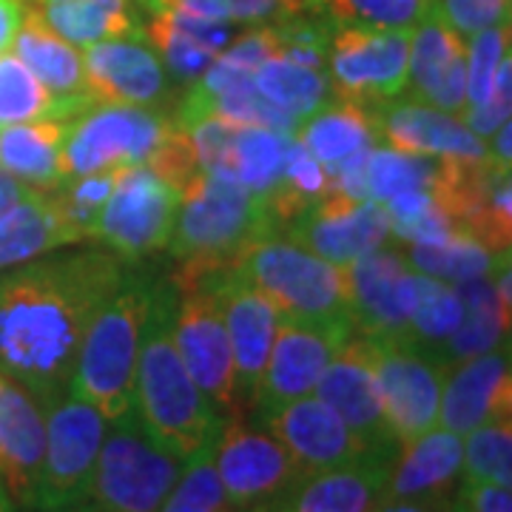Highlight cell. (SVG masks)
Returning a JSON list of instances; mask_svg holds the SVG:
<instances>
[{
  "label": "cell",
  "mask_w": 512,
  "mask_h": 512,
  "mask_svg": "<svg viewBox=\"0 0 512 512\" xmlns=\"http://www.w3.org/2000/svg\"><path fill=\"white\" fill-rule=\"evenodd\" d=\"M214 467L234 507H268L291 490L305 473L279 441L245 416H225L214 441Z\"/></svg>",
  "instance_id": "cell-13"
},
{
  "label": "cell",
  "mask_w": 512,
  "mask_h": 512,
  "mask_svg": "<svg viewBox=\"0 0 512 512\" xmlns=\"http://www.w3.org/2000/svg\"><path fill=\"white\" fill-rule=\"evenodd\" d=\"M211 285L222 305L231 356H234L237 410L239 416H248L254 407L259 379L268 365V353L279 328V313L237 268L214 276Z\"/></svg>",
  "instance_id": "cell-17"
},
{
  "label": "cell",
  "mask_w": 512,
  "mask_h": 512,
  "mask_svg": "<svg viewBox=\"0 0 512 512\" xmlns=\"http://www.w3.org/2000/svg\"><path fill=\"white\" fill-rule=\"evenodd\" d=\"M0 512H15V504H12L9 493L3 490V484H0Z\"/></svg>",
  "instance_id": "cell-58"
},
{
  "label": "cell",
  "mask_w": 512,
  "mask_h": 512,
  "mask_svg": "<svg viewBox=\"0 0 512 512\" xmlns=\"http://www.w3.org/2000/svg\"><path fill=\"white\" fill-rule=\"evenodd\" d=\"M183 194L146 165L123 168L103 205L94 242H103L120 262H137L168 248L180 217Z\"/></svg>",
  "instance_id": "cell-9"
},
{
  "label": "cell",
  "mask_w": 512,
  "mask_h": 512,
  "mask_svg": "<svg viewBox=\"0 0 512 512\" xmlns=\"http://www.w3.org/2000/svg\"><path fill=\"white\" fill-rule=\"evenodd\" d=\"M313 396L328 404L330 410L373 450L399 453V444L390 436V427L384 421L373 353L365 336L353 333L348 342L333 353V359L313 387Z\"/></svg>",
  "instance_id": "cell-18"
},
{
  "label": "cell",
  "mask_w": 512,
  "mask_h": 512,
  "mask_svg": "<svg viewBox=\"0 0 512 512\" xmlns=\"http://www.w3.org/2000/svg\"><path fill=\"white\" fill-rule=\"evenodd\" d=\"M29 188H35V185H26L18 177H12V174H6V171H0V211L3 208H9V205H15L20 197H26L29 194Z\"/></svg>",
  "instance_id": "cell-54"
},
{
  "label": "cell",
  "mask_w": 512,
  "mask_h": 512,
  "mask_svg": "<svg viewBox=\"0 0 512 512\" xmlns=\"http://www.w3.org/2000/svg\"><path fill=\"white\" fill-rule=\"evenodd\" d=\"M126 276L111 251L37 256L0 271V373L40 410L69 393L94 313Z\"/></svg>",
  "instance_id": "cell-1"
},
{
  "label": "cell",
  "mask_w": 512,
  "mask_h": 512,
  "mask_svg": "<svg viewBox=\"0 0 512 512\" xmlns=\"http://www.w3.org/2000/svg\"><path fill=\"white\" fill-rule=\"evenodd\" d=\"M293 134L271 131V128L239 126L234 140L231 177L254 194H268L282 174L285 151Z\"/></svg>",
  "instance_id": "cell-37"
},
{
  "label": "cell",
  "mask_w": 512,
  "mask_h": 512,
  "mask_svg": "<svg viewBox=\"0 0 512 512\" xmlns=\"http://www.w3.org/2000/svg\"><path fill=\"white\" fill-rule=\"evenodd\" d=\"M510 52V23L467 37V106L493 97V77L501 57Z\"/></svg>",
  "instance_id": "cell-48"
},
{
  "label": "cell",
  "mask_w": 512,
  "mask_h": 512,
  "mask_svg": "<svg viewBox=\"0 0 512 512\" xmlns=\"http://www.w3.org/2000/svg\"><path fill=\"white\" fill-rule=\"evenodd\" d=\"M350 336H339L330 330L305 328L296 322L279 319L274 345L268 353V365L256 387L251 413H268L274 407L311 396L322 370L328 367L333 353L348 342Z\"/></svg>",
  "instance_id": "cell-19"
},
{
  "label": "cell",
  "mask_w": 512,
  "mask_h": 512,
  "mask_svg": "<svg viewBox=\"0 0 512 512\" xmlns=\"http://www.w3.org/2000/svg\"><path fill=\"white\" fill-rule=\"evenodd\" d=\"M271 234H279V228L262 194L248 191L234 177L202 171L183 191L168 242L180 265L177 288H197L237 268L248 248Z\"/></svg>",
  "instance_id": "cell-3"
},
{
  "label": "cell",
  "mask_w": 512,
  "mask_h": 512,
  "mask_svg": "<svg viewBox=\"0 0 512 512\" xmlns=\"http://www.w3.org/2000/svg\"><path fill=\"white\" fill-rule=\"evenodd\" d=\"M32 512H103L94 501L83 498V501H74V504H66V507H57V510H32Z\"/></svg>",
  "instance_id": "cell-57"
},
{
  "label": "cell",
  "mask_w": 512,
  "mask_h": 512,
  "mask_svg": "<svg viewBox=\"0 0 512 512\" xmlns=\"http://www.w3.org/2000/svg\"><path fill=\"white\" fill-rule=\"evenodd\" d=\"M282 237L345 268L359 256L382 248L390 239V222L379 202L350 200L328 188L282 228Z\"/></svg>",
  "instance_id": "cell-15"
},
{
  "label": "cell",
  "mask_w": 512,
  "mask_h": 512,
  "mask_svg": "<svg viewBox=\"0 0 512 512\" xmlns=\"http://www.w3.org/2000/svg\"><path fill=\"white\" fill-rule=\"evenodd\" d=\"M376 111L379 146L430 157H487L490 151L456 114L424 103H384Z\"/></svg>",
  "instance_id": "cell-25"
},
{
  "label": "cell",
  "mask_w": 512,
  "mask_h": 512,
  "mask_svg": "<svg viewBox=\"0 0 512 512\" xmlns=\"http://www.w3.org/2000/svg\"><path fill=\"white\" fill-rule=\"evenodd\" d=\"M185 461L148 439L134 419L109 424L94 464L89 501L103 512H160Z\"/></svg>",
  "instance_id": "cell-6"
},
{
  "label": "cell",
  "mask_w": 512,
  "mask_h": 512,
  "mask_svg": "<svg viewBox=\"0 0 512 512\" xmlns=\"http://www.w3.org/2000/svg\"><path fill=\"white\" fill-rule=\"evenodd\" d=\"M12 49L49 89L55 100L57 120H72L77 114L92 109L94 103L86 89V74H83V55L69 40L55 35L32 6L23 15V26Z\"/></svg>",
  "instance_id": "cell-26"
},
{
  "label": "cell",
  "mask_w": 512,
  "mask_h": 512,
  "mask_svg": "<svg viewBox=\"0 0 512 512\" xmlns=\"http://www.w3.org/2000/svg\"><path fill=\"white\" fill-rule=\"evenodd\" d=\"M237 128L239 126L225 123V120H202L194 128H188V137H191V146L202 171L231 177Z\"/></svg>",
  "instance_id": "cell-50"
},
{
  "label": "cell",
  "mask_w": 512,
  "mask_h": 512,
  "mask_svg": "<svg viewBox=\"0 0 512 512\" xmlns=\"http://www.w3.org/2000/svg\"><path fill=\"white\" fill-rule=\"evenodd\" d=\"M174 293L160 285L148 313L134 376V421L148 439L180 461L214 447L222 430L220 407L188 376L171 339Z\"/></svg>",
  "instance_id": "cell-2"
},
{
  "label": "cell",
  "mask_w": 512,
  "mask_h": 512,
  "mask_svg": "<svg viewBox=\"0 0 512 512\" xmlns=\"http://www.w3.org/2000/svg\"><path fill=\"white\" fill-rule=\"evenodd\" d=\"M57 120L55 100L18 55H0V126Z\"/></svg>",
  "instance_id": "cell-42"
},
{
  "label": "cell",
  "mask_w": 512,
  "mask_h": 512,
  "mask_svg": "<svg viewBox=\"0 0 512 512\" xmlns=\"http://www.w3.org/2000/svg\"><path fill=\"white\" fill-rule=\"evenodd\" d=\"M458 504L467 512H512V493L510 487L464 481Z\"/></svg>",
  "instance_id": "cell-52"
},
{
  "label": "cell",
  "mask_w": 512,
  "mask_h": 512,
  "mask_svg": "<svg viewBox=\"0 0 512 512\" xmlns=\"http://www.w3.org/2000/svg\"><path fill=\"white\" fill-rule=\"evenodd\" d=\"M46 444L40 404L0 373V484L15 507L32 510Z\"/></svg>",
  "instance_id": "cell-23"
},
{
  "label": "cell",
  "mask_w": 512,
  "mask_h": 512,
  "mask_svg": "<svg viewBox=\"0 0 512 512\" xmlns=\"http://www.w3.org/2000/svg\"><path fill=\"white\" fill-rule=\"evenodd\" d=\"M396 458H367L296 481L268 504V512H379L387 501V481Z\"/></svg>",
  "instance_id": "cell-24"
},
{
  "label": "cell",
  "mask_w": 512,
  "mask_h": 512,
  "mask_svg": "<svg viewBox=\"0 0 512 512\" xmlns=\"http://www.w3.org/2000/svg\"><path fill=\"white\" fill-rule=\"evenodd\" d=\"M171 120L143 106H92L66 120L60 174L83 177L94 171L146 165L163 146Z\"/></svg>",
  "instance_id": "cell-7"
},
{
  "label": "cell",
  "mask_w": 512,
  "mask_h": 512,
  "mask_svg": "<svg viewBox=\"0 0 512 512\" xmlns=\"http://www.w3.org/2000/svg\"><path fill=\"white\" fill-rule=\"evenodd\" d=\"M413 32L336 26L330 37V92L367 109L399 100L407 89Z\"/></svg>",
  "instance_id": "cell-12"
},
{
  "label": "cell",
  "mask_w": 512,
  "mask_h": 512,
  "mask_svg": "<svg viewBox=\"0 0 512 512\" xmlns=\"http://www.w3.org/2000/svg\"><path fill=\"white\" fill-rule=\"evenodd\" d=\"M171 339L188 376L220 407L222 416H239L234 356L225 316L211 282L183 288L171 311Z\"/></svg>",
  "instance_id": "cell-11"
},
{
  "label": "cell",
  "mask_w": 512,
  "mask_h": 512,
  "mask_svg": "<svg viewBox=\"0 0 512 512\" xmlns=\"http://www.w3.org/2000/svg\"><path fill=\"white\" fill-rule=\"evenodd\" d=\"M237 512H268L265 507H248V510H242V507H237Z\"/></svg>",
  "instance_id": "cell-59"
},
{
  "label": "cell",
  "mask_w": 512,
  "mask_h": 512,
  "mask_svg": "<svg viewBox=\"0 0 512 512\" xmlns=\"http://www.w3.org/2000/svg\"><path fill=\"white\" fill-rule=\"evenodd\" d=\"M148 12L180 9L191 15H202L225 23H271V20L299 15V12H319V0H140Z\"/></svg>",
  "instance_id": "cell-43"
},
{
  "label": "cell",
  "mask_w": 512,
  "mask_h": 512,
  "mask_svg": "<svg viewBox=\"0 0 512 512\" xmlns=\"http://www.w3.org/2000/svg\"><path fill=\"white\" fill-rule=\"evenodd\" d=\"M328 188V171L316 163V157L308 148L302 146L296 137H291L288 151H285L282 174H279L274 188L265 194L268 208H271V214H274L276 220V228L282 231L302 208H308L313 200H319Z\"/></svg>",
  "instance_id": "cell-36"
},
{
  "label": "cell",
  "mask_w": 512,
  "mask_h": 512,
  "mask_svg": "<svg viewBox=\"0 0 512 512\" xmlns=\"http://www.w3.org/2000/svg\"><path fill=\"white\" fill-rule=\"evenodd\" d=\"M211 450L185 461L183 476L177 478L160 512H237V507L228 501V495L222 490Z\"/></svg>",
  "instance_id": "cell-47"
},
{
  "label": "cell",
  "mask_w": 512,
  "mask_h": 512,
  "mask_svg": "<svg viewBox=\"0 0 512 512\" xmlns=\"http://www.w3.org/2000/svg\"><path fill=\"white\" fill-rule=\"evenodd\" d=\"M43 424L46 444L32 510H57L89 498L94 464L100 456V444L106 439L109 421L92 404L66 393L43 407Z\"/></svg>",
  "instance_id": "cell-8"
},
{
  "label": "cell",
  "mask_w": 512,
  "mask_h": 512,
  "mask_svg": "<svg viewBox=\"0 0 512 512\" xmlns=\"http://www.w3.org/2000/svg\"><path fill=\"white\" fill-rule=\"evenodd\" d=\"M461 476L476 484H512V416L487 421L464 436Z\"/></svg>",
  "instance_id": "cell-41"
},
{
  "label": "cell",
  "mask_w": 512,
  "mask_h": 512,
  "mask_svg": "<svg viewBox=\"0 0 512 512\" xmlns=\"http://www.w3.org/2000/svg\"><path fill=\"white\" fill-rule=\"evenodd\" d=\"M77 242L83 239L66 220L52 188H29L26 197L0 211V271Z\"/></svg>",
  "instance_id": "cell-28"
},
{
  "label": "cell",
  "mask_w": 512,
  "mask_h": 512,
  "mask_svg": "<svg viewBox=\"0 0 512 512\" xmlns=\"http://www.w3.org/2000/svg\"><path fill=\"white\" fill-rule=\"evenodd\" d=\"M413 103L447 114L467 106V40L430 12L410 35L407 89Z\"/></svg>",
  "instance_id": "cell-20"
},
{
  "label": "cell",
  "mask_w": 512,
  "mask_h": 512,
  "mask_svg": "<svg viewBox=\"0 0 512 512\" xmlns=\"http://www.w3.org/2000/svg\"><path fill=\"white\" fill-rule=\"evenodd\" d=\"M461 456L464 439L444 427H433L399 447L387 481V501L447 504L461 476Z\"/></svg>",
  "instance_id": "cell-27"
},
{
  "label": "cell",
  "mask_w": 512,
  "mask_h": 512,
  "mask_svg": "<svg viewBox=\"0 0 512 512\" xmlns=\"http://www.w3.org/2000/svg\"><path fill=\"white\" fill-rule=\"evenodd\" d=\"M353 333L367 339H404L416 305V271L399 251L376 248L345 265Z\"/></svg>",
  "instance_id": "cell-16"
},
{
  "label": "cell",
  "mask_w": 512,
  "mask_h": 512,
  "mask_svg": "<svg viewBox=\"0 0 512 512\" xmlns=\"http://www.w3.org/2000/svg\"><path fill=\"white\" fill-rule=\"evenodd\" d=\"M407 262L416 274L433 276L447 285H461L476 276H493L504 265H510V251L495 254L487 245H481L473 234L458 228L453 237L444 242H419L410 248Z\"/></svg>",
  "instance_id": "cell-33"
},
{
  "label": "cell",
  "mask_w": 512,
  "mask_h": 512,
  "mask_svg": "<svg viewBox=\"0 0 512 512\" xmlns=\"http://www.w3.org/2000/svg\"><path fill=\"white\" fill-rule=\"evenodd\" d=\"M510 140H512V123L507 120V123H501V128H498V131L493 134V148H490V157H493V160H498V163L510 165V160H512Z\"/></svg>",
  "instance_id": "cell-55"
},
{
  "label": "cell",
  "mask_w": 512,
  "mask_h": 512,
  "mask_svg": "<svg viewBox=\"0 0 512 512\" xmlns=\"http://www.w3.org/2000/svg\"><path fill=\"white\" fill-rule=\"evenodd\" d=\"M276 35V57H285L299 66L325 69L330 52V37L336 26L322 12H299L288 18L271 20Z\"/></svg>",
  "instance_id": "cell-46"
},
{
  "label": "cell",
  "mask_w": 512,
  "mask_h": 512,
  "mask_svg": "<svg viewBox=\"0 0 512 512\" xmlns=\"http://www.w3.org/2000/svg\"><path fill=\"white\" fill-rule=\"evenodd\" d=\"M254 86L274 106L293 114L299 126L322 106H328L330 100V77L325 69L299 66L276 55L259 63V69L254 72Z\"/></svg>",
  "instance_id": "cell-34"
},
{
  "label": "cell",
  "mask_w": 512,
  "mask_h": 512,
  "mask_svg": "<svg viewBox=\"0 0 512 512\" xmlns=\"http://www.w3.org/2000/svg\"><path fill=\"white\" fill-rule=\"evenodd\" d=\"M439 165V157H430V154H410V151L373 146L367 157V197L384 205L402 191L433 188L439 180Z\"/></svg>",
  "instance_id": "cell-38"
},
{
  "label": "cell",
  "mask_w": 512,
  "mask_h": 512,
  "mask_svg": "<svg viewBox=\"0 0 512 512\" xmlns=\"http://www.w3.org/2000/svg\"><path fill=\"white\" fill-rule=\"evenodd\" d=\"M453 512H467V510H464V507H461V504L456 501V504H453Z\"/></svg>",
  "instance_id": "cell-60"
},
{
  "label": "cell",
  "mask_w": 512,
  "mask_h": 512,
  "mask_svg": "<svg viewBox=\"0 0 512 512\" xmlns=\"http://www.w3.org/2000/svg\"><path fill=\"white\" fill-rule=\"evenodd\" d=\"M510 106H512V97L493 94V97H490V100H484V103L464 106V111L458 114V120L470 128L478 140H484V137H493L495 131L501 128V123H507V120H510Z\"/></svg>",
  "instance_id": "cell-51"
},
{
  "label": "cell",
  "mask_w": 512,
  "mask_h": 512,
  "mask_svg": "<svg viewBox=\"0 0 512 512\" xmlns=\"http://www.w3.org/2000/svg\"><path fill=\"white\" fill-rule=\"evenodd\" d=\"M43 23L72 46H92L117 37H146L131 12V0H29Z\"/></svg>",
  "instance_id": "cell-30"
},
{
  "label": "cell",
  "mask_w": 512,
  "mask_h": 512,
  "mask_svg": "<svg viewBox=\"0 0 512 512\" xmlns=\"http://www.w3.org/2000/svg\"><path fill=\"white\" fill-rule=\"evenodd\" d=\"M458 322H461V299L456 288L433 276L416 274V305L410 313V328L404 342H410L413 348L439 362L441 345L450 339Z\"/></svg>",
  "instance_id": "cell-35"
},
{
  "label": "cell",
  "mask_w": 512,
  "mask_h": 512,
  "mask_svg": "<svg viewBox=\"0 0 512 512\" xmlns=\"http://www.w3.org/2000/svg\"><path fill=\"white\" fill-rule=\"evenodd\" d=\"M319 12L333 26L413 32L433 12V0H319Z\"/></svg>",
  "instance_id": "cell-39"
},
{
  "label": "cell",
  "mask_w": 512,
  "mask_h": 512,
  "mask_svg": "<svg viewBox=\"0 0 512 512\" xmlns=\"http://www.w3.org/2000/svg\"><path fill=\"white\" fill-rule=\"evenodd\" d=\"M157 288L160 282L126 271L83 336L69 393L109 424L134 419V376Z\"/></svg>",
  "instance_id": "cell-4"
},
{
  "label": "cell",
  "mask_w": 512,
  "mask_h": 512,
  "mask_svg": "<svg viewBox=\"0 0 512 512\" xmlns=\"http://www.w3.org/2000/svg\"><path fill=\"white\" fill-rule=\"evenodd\" d=\"M433 12L467 40L484 29L510 23V0H433Z\"/></svg>",
  "instance_id": "cell-49"
},
{
  "label": "cell",
  "mask_w": 512,
  "mask_h": 512,
  "mask_svg": "<svg viewBox=\"0 0 512 512\" xmlns=\"http://www.w3.org/2000/svg\"><path fill=\"white\" fill-rule=\"evenodd\" d=\"M387 222H390V237H399L404 242H444L458 231L456 220L444 211L433 194V188H413L402 191L382 205Z\"/></svg>",
  "instance_id": "cell-40"
},
{
  "label": "cell",
  "mask_w": 512,
  "mask_h": 512,
  "mask_svg": "<svg viewBox=\"0 0 512 512\" xmlns=\"http://www.w3.org/2000/svg\"><path fill=\"white\" fill-rule=\"evenodd\" d=\"M293 137L311 151L316 163L330 171L333 165L348 160L350 154L379 146L376 111L350 100H336L333 106H322L308 117Z\"/></svg>",
  "instance_id": "cell-31"
},
{
  "label": "cell",
  "mask_w": 512,
  "mask_h": 512,
  "mask_svg": "<svg viewBox=\"0 0 512 512\" xmlns=\"http://www.w3.org/2000/svg\"><path fill=\"white\" fill-rule=\"evenodd\" d=\"M146 37L163 57L165 72H171L177 80H200L202 74L211 69V63L220 57L214 49H208L200 37L177 26L165 12H154Z\"/></svg>",
  "instance_id": "cell-45"
},
{
  "label": "cell",
  "mask_w": 512,
  "mask_h": 512,
  "mask_svg": "<svg viewBox=\"0 0 512 512\" xmlns=\"http://www.w3.org/2000/svg\"><path fill=\"white\" fill-rule=\"evenodd\" d=\"M66 120L15 123L0 131V171L35 188H52L63 180L60 148Z\"/></svg>",
  "instance_id": "cell-32"
},
{
  "label": "cell",
  "mask_w": 512,
  "mask_h": 512,
  "mask_svg": "<svg viewBox=\"0 0 512 512\" xmlns=\"http://www.w3.org/2000/svg\"><path fill=\"white\" fill-rule=\"evenodd\" d=\"M367 339V336H365ZM379 382L384 421L399 447L439 427L447 367L404 339H367Z\"/></svg>",
  "instance_id": "cell-10"
},
{
  "label": "cell",
  "mask_w": 512,
  "mask_h": 512,
  "mask_svg": "<svg viewBox=\"0 0 512 512\" xmlns=\"http://www.w3.org/2000/svg\"><path fill=\"white\" fill-rule=\"evenodd\" d=\"M256 427L271 433L291 453V458L302 467L305 476L333 470V467L359 464L367 458L399 456V453L373 450L313 393L302 396V399H293L282 407H274L268 413H256Z\"/></svg>",
  "instance_id": "cell-14"
},
{
  "label": "cell",
  "mask_w": 512,
  "mask_h": 512,
  "mask_svg": "<svg viewBox=\"0 0 512 512\" xmlns=\"http://www.w3.org/2000/svg\"><path fill=\"white\" fill-rule=\"evenodd\" d=\"M26 6L23 0H0V55L15 46L20 26H23Z\"/></svg>",
  "instance_id": "cell-53"
},
{
  "label": "cell",
  "mask_w": 512,
  "mask_h": 512,
  "mask_svg": "<svg viewBox=\"0 0 512 512\" xmlns=\"http://www.w3.org/2000/svg\"><path fill=\"white\" fill-rule=\"evenodd\" d=\"M86 89L94 106H148L165 92V66L143 37H117L86 46Z\"/></svg>",
  "instance_id": "cell-21"
},
{
  "label": "cell",
  "mask_w": 512,
  "mask_h": 512,
  "mask_svg": "<svg viewBox=\"0 0 512 512\" xmlns=\"http://www.w3.org/2000/svg\"><path fill=\"white\" fill-rule=\"evenodd\" d=\"M493 276H476L453 285L461 299V322L441 345L439 362L447 370L507 345L512 308L498 299Z\"/></svg>",
  "instance_id": "cell-29"
},
{
  "label": "cell",
  "mask_w": 512,
  "mask_h": 512,
  "mask_svg": "<svg viewBox=\"0 0 512 512\" xmlns=\"http://www.w3.org/2000/svg\"><path fill=\"white\" fill-rule=\"evenodd\" d=\"M120 174H123V168L94 171V174H83V177H66V180L52 185L66 220L72 222V228L83 242L86 239L94 242V231H97L100 214H103V205H106L109 194L114 191Z\"/></svg>",
  "instance_id": "cell-44"
},
{
  "label": "cell",
  "mask_w": 512,
  "mask_h": 512,
  "mask_svg": "<svg viewBox=\"0 0 512 512\" xmlns=\"http://www.w3.org/2000/svg\"><path fill=\"white\" fill-rule=\"evenodd\" d=\"M237 271L274 305L279 319L353 336L348 271L342 265L319 259L282 234H271L248 248Z\"/></svg>",
  "instance_id": "cell-5"
},
{
  "label": "cell",
  "mask_w": 512,
  "mask_h": 512,
  "mask_svg": "<svg viewBox=\"0 0 512 512\" xmlns=\"http://www.w3.org/2000/svg\"><path fill=\"white\" fill-rule=\"evenodd\" d=\"M444 504H430V501H384L379 512H439Z\"/></svg>",
  "instance_id": "cell-56"
},
{
  "label": "cell",
  "mask_w": 512,
  "mask_h": 512,
  "mask_svg": "<svg viewBox=\"0 0 512 512\" xmlns=\"http://www.w3.org/2000/svg\"><path fill=\"white\" fill-rule=\"evenodd\" d=\"M512 416L510 348L467 359L447 373L439 404V427L467 436L487 421Z\"/></svg>",
  "instance_id": "cell-22"
}]
</instances>
